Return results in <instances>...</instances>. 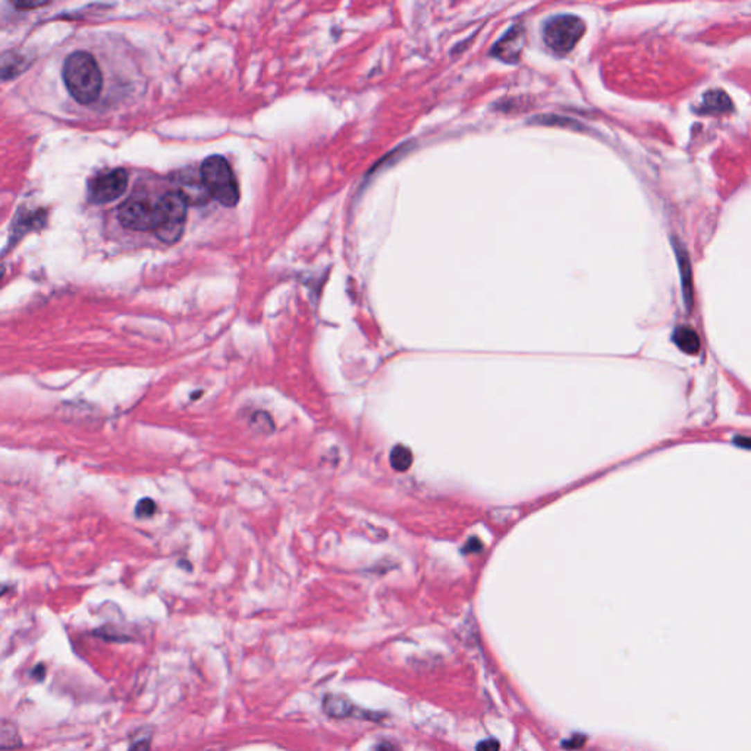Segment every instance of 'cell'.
Returning a JSON list of instances; mask_svg holds the SVG:
<instances>
[{"label": "cell", "mask_w": 751, "mask_h": 751, "mask_svg": "<svg viewBox=\"0 0 751 751\" xmlns=\"http://www.w3.org/2000/svg\"><path fill=\"white\" fill-rule=\"evenodd\" d=\"M62 78L72 98L80 105L94 103L103 89L102 69L94 56L82 50L71 53L65 59Z\"/></svg>", "instance_id": "obj_1"}, {"label": "cell", "mask_w": 751, "mask_h": 751, "mask_svg": "<svg viewBox=\"0 0 751 751\" xmlns=\"http://www.w3.org/2000/svg\"><path fill=\"white\" fill-rule=\"evenodd\" d=\"M200 175L213 200L224 207H235L240 202V188L227 159L222 156L207 157L200 166Z\"/></svg>", "instance_id": "obj_2"}, {"label": "cell", "mask_w": 751, "mask_h": 751, "mask_svg": "<svg viewBox=\"0 0 751 751\" xmlns=\"http://www.w3.org/2000/svg\"><path fill=\"white\" fill-rule=\"evenodd\" d=\"M584 31L585 25L578 17L558 15L545 24L543 40L554 53L567 55L581 40Z\"/></svg>", "instance_id": "obj_3"}, {"label": "cell", "mask_w": 751, "mask_h": 751, "mask_svg": "<svg viewBox=\"0 0 751 751\" xmlns=\"http://www.w3.org/2000/svg\"><path fill=\"white\" fill-rule=\"evenodd\" d=\"M160 227L154 233L161 242L175 244L181 240L185 222L188 203L177 191L166 193L159 197Z\"/></svg>", "instance_id": "obj_4"}, {"label": "cell", "mask_w": 751, "mask_h": 751, "mask_svg": "<svg viewBox=\"0 0 751 751\" xmlns=\"http://www.w3.org/2000/svg\"><path fill=\"white\" fill-rule=\"evenodd\" d=\"M118 219L123 228L135 232L156 233L160 227L159 202L134 197L125 202L118 209Z\"/></svg>", "instance_id": "obj_5"}, {"label": "cell", "mask_w": 751, "mask_h": 751, "mask_svg": "<svg viewBox=\"0 0 751 751\" xmlns=\"http://www.w3.org/2000/svg\"><path fill=\"white\" fill-rule=\"evenodd\" d=\"M128 188V173L125 169H114L97 175L90 181L89 195L94 204H106L121 198Z\"/></svg>", "instance_id": "obj_6"}, {"label": "cell", "mask_w": 751, "mask_h": 751, "mask_svg": "<svg viewBox=\"0 0 751 751\" xmlns=\"http://www.w3.org/2000/svg\"><path fill=\"white\" fill-rule=\"evenodd\" d=\"M524 40V28L521 25H517L506 33L502 40L495 44L492 53L504 62H517L522 52Z\"/></svg>", "instance_id": "obj_7"}, {"label": "cell", "mask_w": 751, "mask_h": 751, "mask_svg": "<svg viewBox=\"0 0 751 751\" xmlns=\"http://www.w3.org/2000/svg\"><path fill=\"white\" fill-rule=\"evenodd\" d=\"M175 191L179 193L182 195V198L188 203V206H190V204H193V206L206 204L209 200L211 198L209 191H207L206 185H204V182H203V179H202V175H198L197 178L191 177L190 173L179 175L178 188Z\"/></svg>", "instance_id": "obj_8"}, {"label": "cell", "mask_w": 751, "mask_h": 751, "mask_svg": "<svg viewBox=\"0 0 751 751\" xmlns=\"http://www.w3.org/2000/svg\"><path fill=\"white\" fill-rule=\"evenodd\" d=\"M31 64V60H27L24 55H19L17 52H5L2 56V80H10L18 77L27 69Z\"/></svg>", "instance_id": "obj_9"}, {"label": "cell", "mask_w": 751, "mask_h": 751, "mask_svg": "<svg viewBox=\"0 0 751 751\" xmlns=\"http://www.w3.org/2000/svg\"><path fill=\"white\" fill-rule=\"evenodd\" d=\"M732 102L728 94L722 90H710L703 96L702 110L705 114H725L731 110Z\"/></svg>", "instance_id": "obj_10"}, {"label": "cell", "mask_w": 751, "mask_h": 751, "mask_svg": "<svg viewBox=\"0 0 751 751\" xmlns=\"http://www.w3.org/2000/svg\"><path fill=\"white\" fill-rule=\"evenodd\" d=\"M673 342L687 354H697L700 349V337L697 332L688 326H681L675 330Z\"/></svg>", "instance_id": "obj_11"}, {"label": "cell", "mask_w": 751, "mask_h": 751, "mask_svg": "<svg viewBox=\"0 0 751 751\" xmlns=\"http://www.w3.org/2000/svg\"><path fill=\"white\" fill-rule=\"evenodd\" d=\"M677 256L680 263L681 270V279H682V291H684V301L687 308L690 310L693 304V286H691V272H690V261H688V256L684 251V248L677 247Z\"/></svg>", "instance_id": "obj_12"}, {"label": "cell", "mask_w": 751, "mask_h": 751, "mask_svg": "<svg viewBox=\"0 0 751 751\" xmlns=\"http://www.w3.org/2000/svg\"><path fill=\"white\" fill-rule=\"evenodd\" d=\"M353 705L341 696H328L324 698V710L333 718H346L353 713Z\"/></svg>", "instance_id": "obj_13"}, {"label": "cell", "mask_w": 751, "mask_h": 751, "mask_svg": "<svg viewBox=\"0 0 751 751\" xmlns=\"http://www.w3.org/2000/svg\"><path fill=\"white\" fill-rule=\"evenodd\" d=\"M249 427H251L258 434H272L276 429L274 425L273 417L266 411H256L254 414L249 418Z\"/></svg>", "instance_id": "obj_14"}, {"label": "cell", "mask_w": 751, "mask_h": 751, "mask_svg": "<svg viewBox=\"0 0 751 751\" xmlns=\"http://www.w3.org/2000/svg\"><path fill=\"white\" fill-rule=\"evenodd\" d=\"M391 464L398 471H405L412 464V454L405 446H395L391 452Z\"/></svg>", "instance_id": "obj_15"}, {"label": "cell", "mask_w": 751, "mask_h": 751, "mask_svg": "<svg viewBox=\"0 0 751 751\" xmlns=\"http://www.w3.org/2000/svg\"><path fill=\"white\" fill-rule=\"evenodd\" d=\"M156 502L153 499L144 497L139 504L135 505V517L136 518H150L156 514Z\"/></svg>", "instance_id": "obj_16"}, {"label": "cell", "mask_w": 751, "mask_h": 751, "mask_svg": "<svg viewBox=\"0 0 751 751\" xmlns=\"http://www.w3.org/2000/svg\"><path fill=\"white\" fill-rule=\"evenodd\" d=\"M499 748H500L499 741L495 740V738H489V740H484V741L479 743L477 750H475V751H499Z\"/></svg>", "instance_id": "obj_17"}, {"label": "cell", "mask_w": 751, "mask_h": 751, "mask_svg": "<svg viewBox=\"0 0 751 751\" xmlns=\"http://www.w3.org/2000/svg\"><path fill=\"white\" fill-rule=\"evenodd\" d=\"M50 2H28V0H22V2H14V6L18 9H35L48 5Z\"/></svg>", "instance_id": "obj_18"}, {"label": "cell", "mask_w": 751, "mask_h": 751, "mask_svg": "<svg viewBox=\"0 0 751 751\" xmlns=\"http://www.w3.org/2000/svg\"><path fill=\"white\" fill-rule=\"evenodd\" d=\"M374 751H395V748L389 743H382L379 745H376Z\"/></svg>", "instance_id": "obj_19"}, {"label": "cell", "mask_w": 751, "mask_h": 751, "mask_svg": "<svg viewBox=\"0 0 751 751\" xmlns=\"http://www.w3.org/2000/svg\"><path fill=\"white\" fill-rule=\"evenodd\" d=\"M735 443L741 445V446L751 448V439H750V437H735Z\"/></svg>", "instance_id": "obj_20"}, {"label": "cell", "mask_w": 751, "mask_h": 751, "mask_svg": "<svg viewBox=\"0 0 751 751\" xmlns=\"http://www.w3.org/2000/svg\"><path fill=\"white\" fill-rule=\"evenodd\" d=\"M131 751H148V743H145V744L139 743L135 747H132Z\"/></svg>", "instance_id": "obj_21"}]
</instances>
